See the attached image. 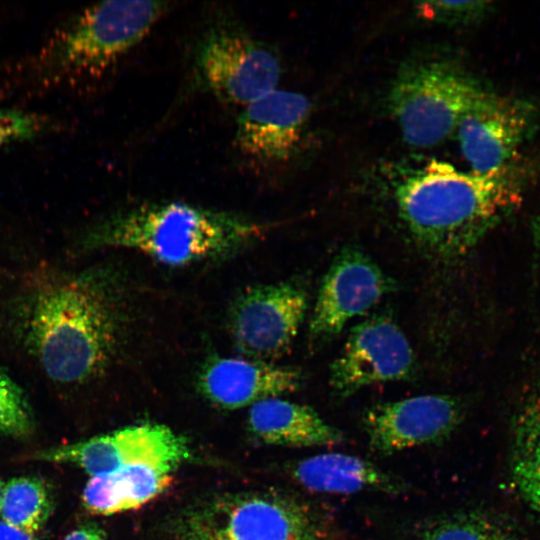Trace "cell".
<instances>
[{"mask_svg": "<svg viewBox=\"0 0 540 540\" xmlns=\"http://www.w3.org/2000/svg\"><path fill=\"white\" fill-rule=\"evenodd\" d=\"M51 510L52 497L41 479L20 476L4 484L0 520L8 525L35 535L47 522Z\"/></svg>", "mask_w": 540, "mask_h": 540, "instance_id": "cell-20", "label": "cell"}, {"mask_svg": "<svg viewBox=\"0 0 540 540\" xmlns=\"http://www.w3.org/2000/svg\"><path fill=\"white\" fill-rule=\"evenodd\" d=\"M463 416L456 397L427 394L373 405L364 412L362 425L371 450L391 455L448 440Z\"/></svg>", "mask_w": 540, "mask_h": 540, "instance_id": "cell-13", "label": "cell"}, {"mask_svg": "<svg viewBox=\"0 0 540 540\" xmlns=\"http://www.w3.org/2000/svg\"><path fill=\"white\" fill-rule=\"evenodd\" d=\"M490 92L453 62L420 59L404 65L389 92V105L404 141L428 148L456 131L465 114Z\"/></svg>", "mask_w": 540, "mask_h": 540, "instance_id": "cell-5", "label": "cell"}, {"mask_svg": "<svg viewBox=\"0 0 540 540\" xmlns=\"http://www.w3.org/2000/svg\"><path fill=\"white\" fill-rule=\"evenodd\" d=\"M0 300L2 327L43 374L59 384L100 376L119 351L122 297L112 272L31 271Z\"/></svg>", "mask_w": 540, "mask_h": 540, "instance_id": "cell-1", "label": "cell"}, {"mask_svg": "<svg viewBox=\"0 0 540 540\" xmlns=\"http://www.w3.org/2000/svg\"><path fill=\"white\" fill-rule=\"evenodd\" d=\"M415 370L412 347L388 315H373L356 324L330 365L329 384L339 398L378 383L409 379Z\"/></svg>", "mask_w": 540, "mask_h": 540, "instance_id": "cell-10", "label": "cell"}, {"mask_svg": "<svg viewBox=\"0 0 540 540\" xmlns=\"http://www.w3.org/2000/svg\"><path fill=\"white\" fill-rule=\"evenodd\" d=\"M169 535L170 540H335L310 506L271 491L203 498L176 514Z\"/></svg>", "mask_w": 540, "mask_h": 540, "instance_id": "cell-4", "label": "cell"}, {"mask_svg": "<svg viewBox=\"0 0 540 540\" xmlns=\"http://www.w3.org/2000/svg\"><path fill=\"white\" fill-rule=\"evenodd\" d=\"M63 540H104V533L96 526H86L72 531Z\"/></svg>", "mask_w": 540, "mask_h": 540, "instance_id": "cell-25", "label": "cell"}, {"mask_svg": "<svg viewBox=\"0 0 540 540\" xmlns=\"http://www.w3.org/2000/svg\"><path fill=\"white\" fill-rule=\"evenodd\" d=\"M4 484L5 483L0 478V504H1L2 494H3Z\"/></svg>", "mask_w": 540, "mask_h": 540, "instance_id": "cell-27", "label": "cell"}, {"mask_svg": "<svg viewBox=\"0 0 540 540\" xmlns=\"http://www.w3.org/2000/svg\"><path fill=\"white\" fill-rule=\"evenodd\" d=\"M411 540H515L499 521L475 510L456 511L424 522Z\"/></svg>", "mask_w": 540, "mask_h": 540, "instance_id": "cell-21", "label": "cell"}, {"mask_svg": "<svg viewBox=\"0 0 540 540\" xmlns=\"http://www.w3.org/2000/svg\"><path fill=\"white\" fill-rule=\"evenodd\" d=\"M512 474L522 498L540 515V389L528 397L515 419Z\"/></svg>", "mask_w": 540, "mask_h": 540, "instance_id": "cell-19", "label": "cell"}, {"mask_svg": "<svg viewBox=\"0 0 540 540\" xmlns=\"http://www.w3.org/2000/svg\"><path fill=\"white\" fill-rule=\"evenodd\" d=\"M310 109L305 95L276 89L242 108L235 141L248 156L263 161L286 160L301 140Z\"/></svg>", "mask_w": 540, "mask_h": 540, "instance_id": "cell-14", "label": "cell"}, {"mask_svg": "<svg viewBox=\"0 0 540 540\" xmlns=\"http://www.w3.org/2000/svg\"><path fill=\"white\" fill-rule=\"evenodd\" d=\"M524 173L511 163L489 174L433 160L394 188L398 216L424 251L439 258L465 255L522 199Z\"/></svg>", "mask_w": 540, "mask_h": 540, "instance_id": "cell-2", "label": "cell"}, {"mask_svg": "<svg viewBox=\"0 0 540 540\" xmlns=\"http://www.w3.org/2000/svg\"><path fill=\"white\" fill-rule=\"evenodd\" d=\"M43 121L35 114L0 106V148L35 138Z\"/></svg>", "mask_w": 540, "mask_h": 540, "instance_id": "cell-24", "label": "cell"}, {"mask_svg": "<svg viewBox=\"0 0 540 540\" xmlns=\"http://www.w3.org/2000/svg\"><path fill=\"white\" fill-rule=\"evenodd\" d=\"M169 4L117 0L85 9L53 40L50 61L68 75H97L137 46L168 11Z\"/></svg>", "mask_w": 540, "mask_h": 540, "instance_id": "cell-6", "label": "cell"}, {"mask_svg": "<svg viewBox=\"0 0 540 540\" xmlns=\"http://www.w3.org/2000/svg\"><path fill=\"white\" fill-rule=\"evenodd\" d=\"M250 431L262 442L289 447L333 446L344 436L312 407L274 397L250 406Z\"/></svg>", "mask_w": 540, "mask_h": 540, "instance_id": "cell-17", "label": "cell"}, {"mask_svg": "<svg viewBox=\"0 0 540 540\" xmlns=\"http://www.w3.org/2000/svg\"><path fill=\"white\" fill-rule=\"evenodd\" d=\"M173 471L169 467L140 464L92 476L83 489V505L99 515L138 508L168 487Z\"/></svg>", "mask_w": 540, "mask_h": 540, "instance_id": "cell-18", "label": "cell"}, {"mask_svg": "<svg viewBox=\"0 0 540 540\" xmlns=\"http://www.w3.org/2000/svg\"><path fill=\"white\" fill-rule=\"evenodd\" d=\"M200 85L219 100L242 108L277 89V53L238 25L217 23L201 35L194 52Z\"/></svg>", "mask_w": 540, "mask_h": 540, "instance_id": "cell-7", "label": "cell"}, {"mask_svg": "<svg viewBox=\"0 0 540 540\" xmlns=\"http://www.w3.org/2000/svg\"><path fill=\"white\" fill-rule=\"evenodd\" d=\"M487 1H427L416 5L422 18L447 25L467 24L479 20L489 11Z\"/></svg>", "mask_w": 540, "mask_h": 540, "instance_id": "cell-23", "label": "cell"}, {"mask_svg": "<svg viewBox=\"0 0 540 540\" xmlns=\"http://www.w3.org/2000/svg\"><path fill=\"white\" fill-rule=\"evenodd\" d=\"M301 383V373L294 368L244 356H213L197 377L201 394L223 409L250 407L281 397L298 390Z\"/></svg>", "mask_w": 540, "mask_h": 540, "instance_id": "cell-15", "label": "cell"}, {"mask_svg": "<svg viewBox=\"0 0 540 540\" xmlns=\"http://www.w3.org/2000/svg\"><path fill=\"white\" fill-rule=\"evenodd\" d=\"M294 479L313 492L352 494L377 491L400 494L406 486L398 478L363 458L339 453H321L295 463Z\"/></svg>", "mask_w": 540, "mask_h": 540, "instance_id": "cell-16", "label": "cell"}, {"mask_svg": "<svg viewBox=\"0 0 540 540\" xmlns=\"http://www.w3.org/2000/svg\"><path fill=\"white\" fill-rule=\"evenodd\" d=\"M0 540H37L34 535L27 534L0 520Z\"/></svg>", "mask_w": 540, "mask_h": 540, "instance_id": "cell-26", "label": "cell"}, {"mask_svg": "<svg viewBox=\"0 0 540 540\" xmlns=\"http://www.w3.org/2000/svg\"><path fill=\"white\" fill-rule=\"evenodd\" d=\"M537 122L534 104L490 91L463 116L456 129L461 154L471 172L484 175L511 164L534 134Z\"/></svg>", "mask_w": 540, "mask_h": 540, "instance_id": "cell-11", "label": "cell"}, {"mask_svg": "<svg viewBox=\"0 0 540 540\" xmlns=\"http://www.w3.org/2000/svg\"><path fill=\"white\" fill-rule=\"evenodd\" d=\"M392 280L365 252L355 247L339 251L324 275L309 321V336L326 341L347 323L364 315L393 289Z\"/></svg>", "mask_w": 540, "mask_h": 540, "instance_id": "cell-12", "label": "cell"}, {"mask_svg": "<svg viewBox=\"0 0 540 540\" xmlns=\"http://www.w3.org/2000/svg\"><path fill=\"white\" fill-rule=\"evenodd\" d=\"M308 308L305 290L293 282L250 287L233 302L229 329L242 356L269 361L286 353Z\"/></svg>", "mask_w": 540, "mask_h": 540, "instance_id": "cell-9", "label": "cell"}, {"mask_svg": "<svg viewBox=\"0 0 540 540\" xmlns=\"http://www.w3.org/2000/svg\"><path fill=\"white\" fill-rule=\"evenodd\" d=\"M191 456L186 439L162 424L128 426L35 452L32 458L74 464L92 476L148 464L176 469Z\"/></svg>", "mask_w": 540, "mask_h": 540, "instance_id": "cell-8", "label": "cell"}, {"mask_svg": "<svg viewBox=\"0 0 540 540\" xmlns=\"http://www.w3.org/2000/svg\"><path fill=\"white\" fill-rule=\"evenodd\" d=\"M35 428V416L24 390L0 366V435L27 438Z\"/></svg>", "mask_w": 540, "mask_h": 540, "instance_id": "cell-22", "label": "cell"}, {"mask_svg": "<svg viewBox=\"0 0 540 540\" xmlns=\"http://www.w3.org/2000/svg\"><path fill=\"white\" fill-rule=\"evenodd\" d=\"M265 226L233 212L179 201L143 203L89 227L78 241L83 251L121 248L166 265L224 257L262 237Z\"/></svg>", "mask_w": 540, "mask_h": 540, "instance_id": "cell-3", "label": "cell"}]
</instances>
